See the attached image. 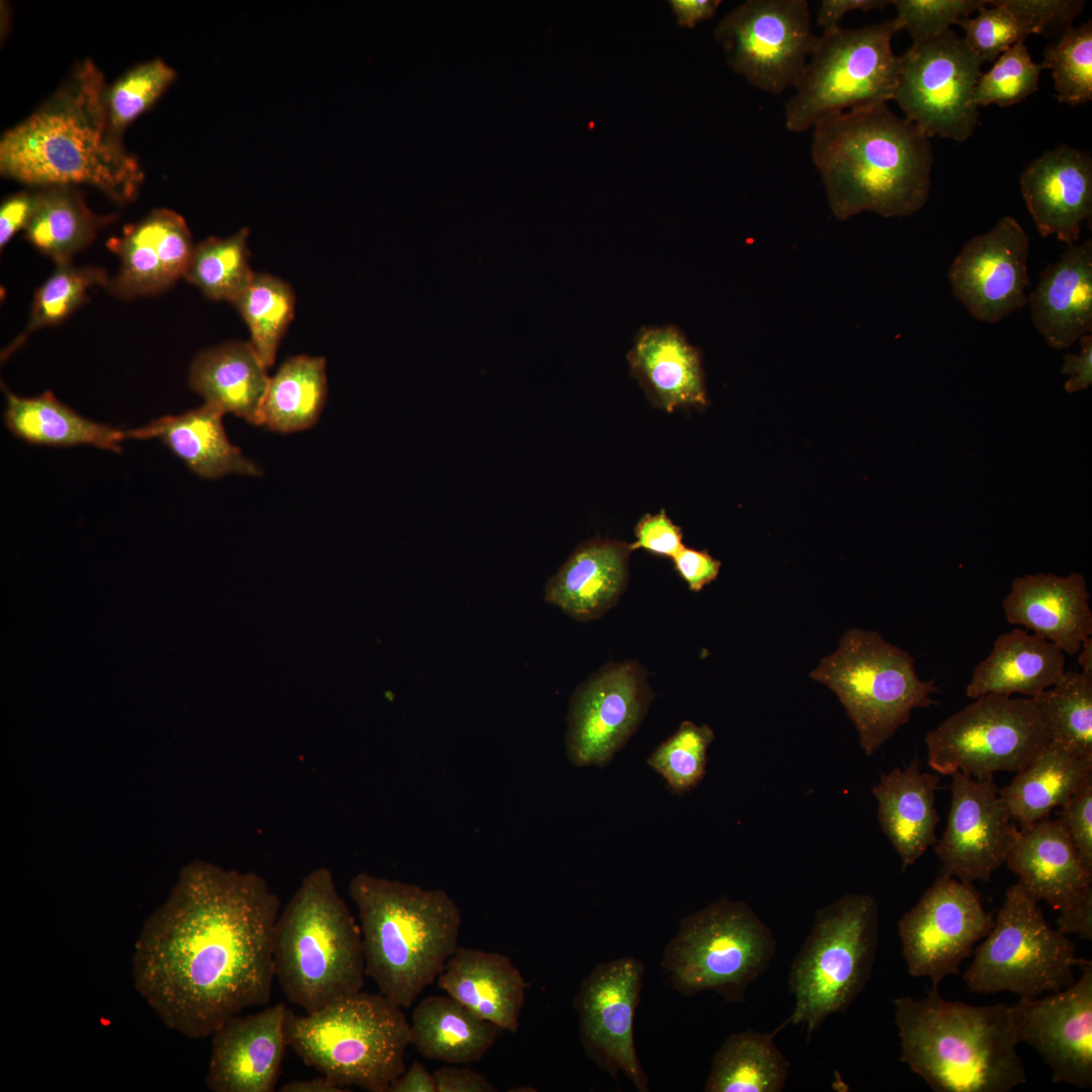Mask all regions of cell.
<instances>
[{"label": "cell", "instance_id": "obj_1", "mask_svg": "<svg viewBox=\"0 0 1092 1092\" xmlns=\"http://www.w3.org/2000/svg\"><path fill=\"white\" fill-rule=\"evenodd\" d=\"M280 906L256 873L186 864L135 941L136 991L167 1027L192 1039L267 1004Z\"/></svg>", "mask_w": 1092, "mask_h": 1092}, {"label": "cell", "instance_id": "obj_2", "mask_svg": "<svg viewBox=\"0 0 1092 1092\" xmlns=\"http://www.w3.org/2000/svg\"><path fill=\"white\" fill-rule=\"evenodd\" d=\"M105 88L92 61L79 63L47 102L3 134L1 174L39 188L86 184L116 202L132 200L144 172L109 129Z\"/></svg>", "mask_w": 1092, "mask_h": 1092}, {"label": "cell", "instance_id": "obj_3", "mask_svg": "<svg viewBox=\"0 0 1092 1092\" xmlns=\"http://www.w3.org/2000/svg\"><path fill=\"white\" fill-rule=\"evenodd\" d=\"M811 156L833 215L906 216L928 200L930 139L887 103L830 115L814 126Z\"/></svg>", "mask_w": 1092, "mask_h": 1092}, {"label": "cell", "instance_id": "obj_4", "mask_svg": "<svg viewBox=\"0 0 1092 1092\" xmlns=\"http://www.w3.org/2000/svg\"><path fill=\"white\" fill-rule=\"evenodd\" d=\"M893 1004L900 1061L932 1091L1008 1092L1026 1082L1010 1005L949 1001L937 985Z\"/></svg>", "mask_w": 1092, "mask_h": 1092}, {"label": "cell", "instance_id": "obj_5", "mask_svg": "<svg viewBox=\"0 0 1092 1092\" xmlns=\"http://www.w3.org/2000/svg\"><path fill=\"white\" fill-rule=\"evenodd\" d=\"M358 909L365 974L379 993L408 1008L455 952L460 909L441 889L359 873L349 884Z\"/></svg>", "mask_w": 1092, "mask_h": 1092}, {"label": "cell", "instance_id": "obj_6", "mask_svg": "<svg viewBox=\"0 0 1092 1092\" xmlns=\"http://www.w3.org/2000/svg\"><path fill=\"white\" fill-rule=\"evenodd\" d=\"M275 977L306 1013L362 991L360 926L326 867L310 871L280 911L273 937Z\"/></svg>", "mask_w": 1092, "mask_h": 1092}, {"label": "cell", "instance_id": "obj_7", "mask_svg": "<svg viewBox=\"0 0 1092 1092\" xmlns=\"http://www.w3.org/2000/svg\"><path fill=\"white\" fill-rule=\"evenodd\" d=\"M285 1034L307 1066L345 1089L387 1092L405 1071L410 1023L380 993L360 991L301 1016L287 1008Z\"/></svg>", "mask_w": 1092, "mask_h": 1092}, {"label": "cell", "instance_id": "obj_8", "mask_svg": "<svg viewBox=\"0 0 1092 1092\" xmlns=\"http://www.w3.org/2000/svg\"><path fill=\"white\" fill-rule=\"evenodd\" d=\"M878 902L847 894L818 909L791 966L795 1005L786 1024L802 1025L809 1041L830 1015L847 1010L871 976L878 944Z\"/></svg>", "mask_w": 1092, "mask_h": 1092}, {"label": "cell", "instance_id": "obj_9", "mask_svg": "<svg viewBox=\"0 0 1092 1092\" xmlns=\"http://www.w3.org/2000/svg\"><path fill=\"white\" fill-rule=\"evenodd\" d=\"M776 945L771 929L745 902L724 897L680 921L660 967L684 996L713 991L739 1003L768 969Z\"/></svg>", "mask_w": 1092, "mask_h": 1092}, {"label": "cell", "instance_id": "obj_10", "mask_svg": "<svg viewBox=\"0 0 1092 1092\" xmlns=\"http://www.w3.org/2000/svg\"><path fill=\"white\" fill-rule=\"evenodd\" d=\"M914 661L879 633L852 629L810 674L836 694L869 756L909 721L914 709L935 704V679H921Z\"/></svg>", "mask_w": 1092, "mask_h": 1092}, {"label": "cell", "instance_id": "obj_11", "mask_svg": "<svg viewBox=\"0 0 1092 1092\" xmlns=\"http://www.w3.org/2000/svg\"><path fill=\"white\" fill-rule=\"evenodd\" d=\"M900 29L894 18L860 28L837 26L817 36L785 106L787 128L803 131L830 115L894 100L901 56L891 41Z\"/></svg>", "mask_w": 1092, "mask_h": 1092}, {"label": "cell", "instance_id": "obj_12", "mask_svg": "<svg viewBox=\"0 0 1092 1092\" xmlns=\"http://www.w3.org/2000/svg\"><path fill=\"white\" fill-rule=\"evenodd\" d=\"M1037 903L1018 883L1007 890L992 929L964 972L971 992H1011L1032 999L1076 981L1073 969L1083 959L1068 935L1048 923Z\"/></svg>", "mask_w": 1092, "mask_h": 1092}, {"label": "cell", "instance_id": "obj_13", "mask_svg": "<svg viewBox=\"0 0 1092 1092\" xmlns=\"http://www.w3.org/2000/svg\"><path fill=\"white\" fill-rule=\"evenodd\" d=\"M925 743L934 771L985 780L997 771L1018 772L1050 739L1032 698L988 694L929 731Z\"/></svg>", "mask_w": 1092, "mask_h": 1092}, {"label": "cell", "instance_id": "obj_14", "mask_svg": "<svg viewBox=\"0 0 1092 1092\" xmlns=\"http://www.w3.org/2000/svg\"><path fill=\"white\" fill-rule=\"evenodd\" d=\"M983 63L951 29L912 43L901 56L894 100L927 138L965 142L979 120L973 97Z\"/></svg>", "mask_w": 1092, "mask_h": 1092}, {"label": "cell", "instance_id": "obj_15", "mask_svg": "<svg viewBox=\"0 0 1092 1092\" xmlns=\"http://www.w3.org/2000/svg\"><path fill=\"white\" fill-rule=\"evenodd\" d=\"M727 64L754 87L780 94L797 84L817 40L805 0H748L717 25Z\"/></svg>", "mask_w": 1092, "mask_h": 1092}, {"label": "cell", "instance_id": "obj_16", "mask_svg": "<svg viewBox=\"0 0 1092 1092\" xmlns=\"http://www.w3.org/2000/svg\"><path fill=\"white\" fill-rule=\"evenodd\" d=\"M993 925L972 883L940 874L898 922L908 973L933 985L957 975Z\"/></svg>", "mask_w": 1092, "mask_h": 1092}, {"label": "cell", "instance_id": "obj_17", "mask_svg": "<svg viewBox=\"0 0 1092 1092\" xmlns=\"http://www.w3.org/2000/svg\"><path fill=\"white\" fill-rule=\"evenodd\" d=\"M643 974V964L632 957L602 963L582 980L573 999L586 1057L615 1079L625 1074L639 1092L648 1091L634 1044Z\"/></svg>", "mask_w": 1092, "mask_h": 1092}, {"label": "cell", "instance_id": "obj_18", "mask_svg": "<svg viewBox=\"0 0 1092 1092\" xmlns=\"http://www.w3.org/2000/svg\"><path fill=\"white\" fill-rule=\"evenodd\" d=\"M653 697L638 662L611 663L593 674L569 703V760L577 766L607 765L637 730Z\"/></svg>", "mask_w": 1092, "mask_h": 1092}, {"label": "cell", "instance_id": "obj_19", "mask_svg": "<svg viewBox=\"0 0 1092 1092\" xmlns=\"http://www.w3.org/2000/svg\"><path fill=\"white\" fill-rule=\"evenodd\" d=\"M951 777L945 830L933 845L941 874L960 881L989 882L1014 845L1019 827L1012 820L993 778L961 771Z\"/></svg>", "mask_w": 1092, "mask_h": 1092}, {"label": "cell", "instance_id": "obj_20", "mask_svg": "<svg viewBox=\"0 0 1092 1092\" xmlns=\"http://www.w3.org/2000/svg\"><path fill=\"white\" fill-rule=\"evenodd\" d=\"M1071 986L1011 1006L1017 1042L1030 1045L1051 1068L1055 1083L1092 1087V962L1079 965Z\"/></svg>", "mask_w": 1092, "mask_h": 1092}, {"label": "cell", "instance_id": "obj_21", "mask_svg": "<svg viewBox=\"0 0 1092 1092\" xmlns=\"http://www.w3.org/2000/svg\"><path fill=\"white\" fill-rule=\"evenodd\" d=\"M1029 237L1005 215L968 241L948 269L953 295L983 323H998L1028 302Z\"/></svg>", "mask_w": 1092, "mask_h": 1092}, {"label": "cell", "instance_id": "obj_22", "mask_svg": "<svg viewBox=\"0 0 1092 1092\" xmlns=\"http://www.w3.org/2000/svg\"><path fill=\"white\" fill-rule=\"evenodd\" d=\"M284 1003L226 1020L213 1032L205 1077L212 1092H273L288 1045Z\"/></svg>", "mask_w": 1092, "mask_h": 1092}, {"label": "cell", "instance_id": "obj_23", "mask_svg": "<svg viewBox=\"0 0 1092 1092\" xmlns=\"http://www.w3.org/2000/svg\"><path fill=\"white\" fill-rule=\"evenodd\" d=\"M107 247L118 256L119 269L106 287L128 299L158 294L184 278L194 244L180 214L157 208L124 228Z\"/></svg>", "mask_w": 1092, "mask_h": 1092}, {"label": "cell", "instance_id": "obj_24", "mask_svg": "<svg viewBox=\"0 0 1092 1092\" xmlns=\"http://www.w3.org/2000/svg\"><path fill=\"white\" fill-rule=\"evenodd\" d=\"M1020 189L1038 234L1069 246L1092 215V159L1061 144L1031 161L1020 175Z\"/></svg>", "mask_w": 1092, "mask_h": 1092}, {"label": "cell", "instance_id": "obj_25", "mask_svg": "<svg viewBox=\"0 0 1092 1092\" xmlns=\"http://www.w3.org/2000/svg\"><path fill=\"white\" fill-rule=\"evenodd\" d=\"M1089 598L1080 573L1026 574L1012 581L1003 609L1010 624L1024 626L1065 654L1074 655L1092 633Z\"/></svg>", "mask_w": 1092, "mask_h": 1092}, {"label": "cell", "instance_id": "obj_26", "mask_svg": "<svg viewBox=\"0 0 1092 1092\" xmlns=\"http://www.w3.org/2000/svg\"><path fill=\"white\" fill-rule=\"evenodd\" d=\"M627 360L653 405L670 413L707 404L701 353L674 325L639 329Z\"/></svg>", "mask_w": 1092, "mask_h": 1092}, {"label": "cell", "instance_id": "obj_27", "mask_svg": "<svg viewBox=\"0 0 1092 1092\" xmlns=\"http://www.w3.org/2000/svg\"><path fill=\"white\" fill-rule=\"evenodd\" d=\"M1048 345L1063 350L1092 331V240L1069 246L1044 267L1028 302Z\"/></svg>", "mask_w": 1092, "mask_h": 1092}, {"label": "cell", "instance_id": "obj_28", "mask_svg": "<svg viewBox=\"0 0 1092 1092\" xmlns=\"http://www.w3.org/2000/svg\"><path fill=\"white\" fill-rule=\"evenodd\" d=\"M437 982L477 1016L500 1030L518 1031L527 983L507 956L458 946Z\"/></svg>", "mask_w": 1092, "mask_h": 1092}, {"label": "cell", "instance_id": "obj_29", "mask_svg": "<svg viewBox=\"0 0 1092 1092\" xmlns=\"http://www.w3.org/2000/svg\"><path fill=\"white\" fill-rule=\"evenodd\" d=\"M1005 863L1034 901L1061 909L1075 894L1092 885L1076 847L1060 819L1043 818L1019 828Z\"/></svg>", "mask_w": 1092, "mask_h": 1092}, {"label": "cell", "instance_id": "obj_30", "mask_svg": "<svg viewBox=\"0 0 1092 1092\" xmlns=\"http://www.w3.org/2000/svg\"><path fill=\"white\" fill-rule=\"evenodd\" d=\"M631 551L620 541L580 544L547 582L545 600L578 621L601 617L626 588Z\"/></svg>", "mask_w": 1092, "mask_h": 1092}, {"label": "cell", "instance_id": "obj_31", "mask_svg": "<svg viewBox=\"0 0 1092 1092\" xmlns=\"http://www.w3.org/2000/svg\"><path fill=\"white\" fill-rule=\"evenodd\" d=\"M218 407L205 403L177 416H166L125 431L126 439H159L196 475L216 479L228 474L259 476L260 467L234 446Z\"/></svg>", "mask_w": 1092, "mask_h": 1092}, {"label": "cell", "instance_id": "obj_32", "mask_svg": "<svg viewBox=\"0 0 1092 1092\" xmlns=\"http://www.w3.org/2000/svg\"><path fill=\"white\" fill-rule=\"evenodd\" d=\"M938 782L936 775L921 771L915 758L906 768L896 767L884 774L872 790L878 802L881 828L899 854L903 871L937 841Z\"/></svg>", "mask_w": 1092, "mask_h": 1092}, {"label": "cell", "instance_id": "obj_33", "mask_svg": "<svg viewBox=\"0 0 1092 1092\" xmlns=\"http://www.w3.org/2000/svg\"><path fill=\"white\" fill-rule=\"evenodd\" d=\"M1065 662L1066 654L1054 643L1013 629L1000 635L975 667L966 694L972 699L988 694L1032 698L1063 677Z\"/></svg>", "mask_w": 1092, "mask_h": 1092}, {"label": "cell", "instance_id": "obj_34", "mask_svg": "<svg viewBox=\"0 0 1092 1092\" xmlns=\"http://www.w3.org/2000/svg\"><path fill=\"white\" fill-rule=\"evenodd\" d=\"M269 381L250 342L233 341L200 352L189 371L190 388L224 414L257 425Z\"/></svg>", "mask_w": 1092, "mask_h": 1092}, {"label": "cell", "instance_id": "obj_35", "mask_svg": "<svg viewBox=\"0 0 1092 1092\" xmlns=\"http://www.w3.org/2000/svg\"><path fill=\"white\" fill-rule=\"evenodd\" d=\"M500 1028L474 1014L449 995H432L415 1008L411 1043L425 1058L447 1064L479 1061L494 1044Z\"/></svg>", "mask_w": 1092, "mask_h": 1092}, {"label": "cell", "instance_id": "obj_36", "mask_svg": "<svg viewBox=\"0 0 1092 1092\" xmlns=\"http://www.w3.org/2000/svg\"><path fill=\"white\" fill-rule=\"evenodd\" d=\"M4 422L20 440L51 447L92 446L119 453L125 431L84 418L53 392L23 397L5 388Z\"/></svg>", "mask_w": 1092, "mask_h": 1092}, {"label": "cell", "instance_id": "obj_37", "mask_svg": "<svg viewBox=\"0 0 1092 1092\" xmlns=\"http://www.w3.org/2000/svg\"><path fill=\"white\" fill-rule=\"evenodd\" d=\"M1092 775V759L1078 758L1050 743L999 795L1019 828L1046 818L1062 807Z\"/></svg>", "mask_w": 1092, "mask_h": 1092}, {"label": "cell", "instance_id": "obj_38", "mask_svg": "<svg viewBox=\"0 0 1092 1092\" xmlns=\"http://www.w3.org/2000/svg\"><path fill=\"white\" fill-rule=\"evenodd\" d=\"M327 391L324 357H291L269 377L257 426L283 434L306 430L318 420Z\"/></svg>", "mask_w": 1092, "mask_h": 1092}, {"label": "cell", "instance_id": "obj_39", "mask_svg": "<svg viewBox=\"0 0 1092 1092\" xmlns=\"http://www.w3.org/2000/svg\"><path fill=\"white\" fill-rule=\"evenodd\" d=\"M37 204L25 228L26 240L56 265L71 263L87 247L110 216L94 213L74 186L57 185L37 190Z\"/></svg>", "mask_w": 1092, "mask_h": 1092}, {"label": "cell", "instance_id": "obj_40", "mask_svg": "<svg viewBox=\"0 0 1092 1092\" xmlns=\"http://www.w3.org/2000/svg\"><path fill=\"white\" fill-rule=\"evenodd\" d=\"M776 1032L731 1033L716 1052L706 1092H781L790 1063L774 1041Z\"/></svg>", "mask_w": 1092, "mask_h": 1092}, {"label": "cell", "instance_id": "obj_41", "mask_svg": "<svg viewBox=\"0 0 1092 1092\" xmlns=\"http://www.w3.org/2000/svg\"><path fill=\"white\" fill-rule=\"evenodd\" d=\"M1032 699L1050 743L1092 759V673L1065 671Z\"/></svg>", "mask_w": 1092, "mask_h": 1092}, {"label": "cell", "instance_id": "obj_42", "mask_svg": "<svg viewBox=\"0 0 1092 1092\" xmlns=\"http://www.w3.org/2000/svg\"><path fill=\"white\" fill-rule=\"evenodd\" d=\"M249 230L226 238H207L194 245L184 278L208 298L234 303L251 282Z\"/></svg>", "mask_w": 1092, "mask_h": 1092}, {"label": "cell", "instance_id": "obj_43", "mask_svg": "<svg viewBox=\"0 0 1092 1092\" xmlns=\"http://www.w3.org/2000/svg\"><path fill=\"white\" fill-rule=\"evenodd\" d=\"M247 324L251 345L268 369L294 313L295 295L283 279L267 273H255L251 282L234 302Z\"/></svg>", "mask_w": 1092, "mask_h": 1092}, {"label": "cell", "instance_id": "obj_44", "mask_svg": "<svg viewBox=\"0 0 1092 1092\" xmlns=\"http://www.w3.org/2000/svg\"><path fill=\"white\" fill-rule=\"evenodd\" d=\"M108 280L106 270L101 267H76L72 262L57 265L34 293L27 325L2 356L12 354L31 333L66 320L85 302L91 288L106 287Z\"/></svg>", "mask_w": 1092, "mask_h": 1092}, {"label": "cell", "instance_id": "obj_45", "mask_svg": "<svg viewBox=\"0 0 1092 1092\" xmlns=\"http://www.w3.org/2000/svg\"><path fill=\"white\" fill-rule=\"evenodd\" d=\"M1042 69H1050L1060 102L1071 106L1092 100V21L1061 33L1043 51Z\"/></svg>", "mask_w": 1092, "mask_h": 1092}, {"label": "cell", "instance_id": "obj_46", "mask_svg": "<svg viewBox=\"0 0 1092 1092\" xmlns=\"http://www.w3.org/2000/svg\"><path fill=\"white\" fill-rule=\"evenodd\" d=\"M176 72L161 60L141 64L106 86L103 104L111 133L122 140L124 129L149 109L175 80Z\"/></svg>", "mask_w": 1092, "mask_h": 1092}, {"label": "cell", "instance_id": "obj_47", "mask_svg": "<svg viewBox=\"0 0 1092 1092\" xmlns=\"http://www.w3.org/2000/svg\"><path fill=\"white\" fill-rule=\"evenodd\" d=\"M714 737V731L707 724L699 726L684 721L650 754L647 763L664 779L671 792L685 794L703 780L707 750Z\"/></svg>", "mask_w": 1092, "mask_h": 1092}, {"label": "cell", "instance_id": "obj_48", "mask_svg": "<svg viewBox=\"0 0 1092 1092\" xmlns=\"http://www.w3.org/2000/svg\"><path fill=\"white\" fill-rule=\"evenodd\" d=\"M1041 70L1024 42H1018L1001 54L988 72L982 73L973 102L977 107L1016 104L1038 90Z\"/></svg>", "mask_w": 1092, "mask_h": 1092}, {"label": "cell", "instance_id": "obj_49", "mask_svg": "<svg viewBox=\"0 0 1092 1092\" xmlns=\"http://www.w3.org/2000/svg\"><path fill=\"white\" fill-rule=\"evenodd\" d=\"M977 12L975 17L961 18L954 24L964 29V40L983 62L996 61L1010 47L1034 33L1025 20L997 0L987 1Z\"/></svg>", "mask_w": 1092, "mask_h": 1092}, {"label": "cell", "instance_id": "obj_50", "mask_svg": "<svg viewBox=\"0 0 1092 1092\" xmlns=\"http://www.w3.org/2000/svg\"><path fill=\"white\" fill-rule=\"evenodd\" d=\"M895 19L910 34L913 43L935 38L950 29L959 19L970 17L985 0H895Z\"/></svg>", "mask_w": 1092, "mask_h": 1092}, {"label": "cell", "instance_id": "obj_51", "mask_svg": "<svg viewBox=\"0 0 1092 1092\" xmlns=\"http://www.w3.org/2000/svg\"><path fill=\"white\" fill-rule=\"evenodd\" d=\"M1019 18L1025 20L1035 34L1049 31L1061 33L1073 26L1085 1L1079 0H997Z\"/></svg>", "mask_w": 1092, "mask_h": 1092}, {"label": "cell", "instance_id": "obj_52", "mask_svg": "<svg viewBox=\"0 0 1092 1092\" xmlns=\"http://www.w3.org/2000/svg\"><path fill=\"white\" fill-rule=\"evenodd\" d=\"M1084 869L1092 874V775L1061 807L1060 818Z\"/></svg>", "mask_w": 1092, "mask_h": 1092}, {"label": "cell", "instance_id": "obj_53", "mask_svg": "<svg viewBox=\"0 0 1092 1092\" xmlns=\"http://www.w3.org/2000/svg\"><path fill=\"white\" fill-rule=\"evenodd\" d=\"M636 540L630 549H644L652 554L672 558L682 547V533L665 511L647 514L635 527Z\"/></svg>", "mask_w": 1092, "mask_h": 1092}, {"label": "cell", "instance_id": "obj_54", "mask_svg": "<svg viewBox=\"0 0 1092 1092\" xmlns=\"http://www.w3.org/2000/svg\"><path fill=\"white\" fill-rule=\"evenodd\" d=\"M677 573L693 592H700L719 574L721 563L707 551L682 547L673 557Z\"/></svg>", "mask_w": 1092, "mask_h": 1092}, {"label": "cell", "instance_id": "obj_55", "mask_svg": "<svg viewBox=\"0 0 1092 1092\" xmlns=\"http://www.w3.org/2000/svg\"><path fill=\"white\" fill-rule=\"evenodd\" d=\"M1057 929L1065 935L1092 939V885L1075 894L1061 909Z\"/></svg>", "mask_w": 1092, "mask_h": 1092}, {"label": "cell", "instance_id": "obj_56", "mask_svg": "<svg viewBox=\"0 0 1092 1092\" xmlns=\"http://www.w3.org/2000/svg\"><path fill=\"white\" fill-rule=\"evenodd\" d=\"M37 191H21L7 197L0 208V247L3 249L20 230H25L37 204Z\"/></svg>", "mask_w": 1092, "mask_h": 1092}, {"label": "cell", "instance_id": "obj_57", "mask_svg": "<svg viewBox=\"0 0 1092 1092\" xmlns=\"http://www.w3.org/2000/svg\"><path fill=\"white\" fill-rule=\"evenodd\" d=\"M1079 340L1080 352L1066 354L1061 370L1069 376L1064 385L1068 393L1087 389L1092 384V335L1086 334Z\"/></svg>", "mask_w": 1092, "mask_h": 1092}, {"label": "cell", "instance_id": "obj_58", "mask_svg": "<svg viewBox=\"0 0 1092 1092\" xmlns=\"http://www.w3.org/2000/svg\"><path fill=\"white\" fill-rule=\"evenodd\" d=\"M437 1092H494L495 1088L481 1074L467 1068L443 1066L434 1071Z\"/></svg>", "mask_w": 1092, "mask_h": 1092}, {"label": "cell", "instance_id": "obj_59", "mask_svg": "<svg viewBox=\"0 0 1092 1092\" xmlns=\"http://www.w3.org/2000/svg\"><path fill=\"white\" fill-rule=\"evenodd\" d=\"M891 1L886 0H823L818 10L817 22L824 30L839 26L848 12L883 10Z\"/></svg>", "mask_w": 1092, "mask_h": 1092}, {"label": "cell", "instance_id": "obj_60", "mask_svg": "<svg viewBox=\"0 0 1092 1092\" xmlns=\"http://www.w3.org/2000/svg\"><path fill=\"white\" fill-rule=\"evenodd\" d=\"M720 0H672L669 1L679 26L695 27L700 21L712 18Z\"/></svg>", "mask_w": 1092, "mask_h": 1092}, {"label": "cell", "instance_id": "obj_61", "mask_svg": "<svg viewBox=\"0 0 1092 1092\" xmlns=\"http://www.w3.org/2000/svg\"><path fill=\"white\" fill-rule=\"evenodd\" d=\"M387 1092H437L433 1073L418 1061H414L408 1070L400 1074L389 1086Z\"/></svg>", "mask_w": 1092, "mask_h": 1092}, {"label": "cell", "instance_id": "obj_62", "mask_svg": "<svg viewBox=\"0 0 1092 1092\" xmlns=\"http://www.w3.org/2000/svg\"><path fill=\"white\" fill-rule=\"evenodd\" d=\"M281 1092H342L348 1091L347 1089L339 1086L331 1078L322 1075L320 1077L305 1079V1080H292L285 1083L279 1089Z\"/></svg>", "mask_w": 1092, "mask_h": 1092}, {"label": "cell", "instance_id": "obj_63", "mask_svg": "<svg viewBox=\"0 0 1092 1092\" xmlns=\"http://www.w3.org/2000/svg\"><path fill=\"white\" fill-rule=\"evenodd\" d=\"M1080 653L1078 661L1082 666V671L1085 673H1092V638L1088 636L1083 640L1080 647Z\"/></svg>", "mask_w": 1092, "mask_h": 1092}]
</instances>
